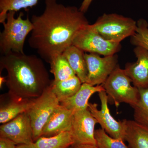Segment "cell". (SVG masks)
<instances>
[{
	"instance_id": "obj_15",
	"label": "cell",
	"mask_w": 148,
	"mask_h": 148,
	"mask_svg": "<svg viewBox=\"0 0 148 148\" xmlns=\"http://www.w3.org/2000/svg\"><path fill=\"white\" fill-rule=\"evenodd\" d=\"M8 97V101L1 103L0 123L2 124L28 112L34 103L35 99L18 100L11 98L9 95Z\"/></svg>"
},
{
	"instance_id": "obj_3",
	"label": "cell",
	"mask_w": 148,
	"mask_h": 148,
	"mask_svg": "<svg viewBox=\"0 0 148 148\" xmlns=\"http://www.w3.org/2000/svg\"><path fill=\"white\" fill-rule=\"evenodd\" d=\"M15 13L14 11H8L5 21L2 23L3 30L0 34L1 55L11 52L24 53L25 40L34 28L29 16L24 19L21 12L15 18Z\"/></svg>"
},
{
	"instance_id": "obj_27",
	"label": "cell",
	"mask_w": 148,
	"mask_h": 148,
	"mask_svg": "<svg viewBox=\"0 0 148 148\" xmlns=\"http://www.w3.org/2000/svg\"><path fill=\"white\" fill-rule=\"evenodd\" d=\"M70 148H98V147L96 145L74 144L73 145L71 146Z\"/></svg>"
},
{
	"instance_id": "obj_26",
	"label": "cell",
	"mask_w": 148,
	"mask_h": 148,
	"mask_svg": "<svg viewBox=\"0 0 148 148\" xmlns=\"http://www.w3.org/2000/svg\"><path fill=\"white\" fill-rule=\"evenodd\" d=\"M92 1L93 0H83L79 8V10L84 13H86L88 10Z\"/></svg>"
},
{
	"instance_id": "obj_4",
	"label": "cell",
	"mask_w": 148,
	"mask_h": 148,
	"mask_svg": "<svg viewBox=\"0 0 148 148\" xmlns=\"http://www.w3.org/2000/svg\"><path fill=\"white\" fill-rule=\"evenodd\" d=\"M132 81L118 65L103 84L108 98V102L117 108L121 103L129 104L132 108L138 103L139 89L132 86Z\"/></svg>"
},
{
	"instance_id": "obj_22",
	"label": "cell",
	"mask_w": 148,
	"mask_h": 148,
	"mask_svg": "<svg viewBox=\"0 0 148 148\" xmlns=\"http://www.w3.org/2000/svg\"><path fill=\"white\" fill-rule=\"evenodd\" d=\"M139 98L134 109V121L148 126V87L139 88Z\"/></svg>"
},
{
	"instance_id": "obj_28",
	"label": "cell",
	"mask_w": 148,
	"mask_h": 148,
	"mask_svg": "<svg viewBox=\"0 0 148 148\" xmlns=\"http://www.w3.org/2000/svg\"><path fill=\"white\" fill-rule=\"evenodd\" d=\"M15 148H36L34 143L30 144H21L16 145Z\"/></svg>"
},
{
	"instance_id": "obj_16",
	"label": "cell",
	"mask_w": 148,
	"mask_h": 148,
	"mask_svg": "<svg viewBox=\"0 0 148 148\" xmlns=\"http://www.w3.org/2000/svg\"><path fill=\"white\" fill-rule=\"evenodd\" d=\"M85 53L79 48L72 45L66 49L62 53L82 83H86L88 74Z\"/></svg>"
},
{
	"instance_id": "obj_6",
	"label": "cell",
	"mask_w": 148,
	"mask_h": 148,
	"mask_svg": "<svg viewBox=\"0 0 148 148\" xmlns=\"http://www.w3.org/2000/svg\"><path fill=\"white\" fill-rule=\"evenodd\" d=\"M73 45L85 53H96L104 56L114 55L121 49L120 43L105 39L92 27V24H89L77 33Z\"/></svg>"
},
{
	"instance_id": "obj_13",
	"label": "cell",
	"mask_w": 148,
	"mask_h": 148,
	"mask_svg": "<svg viewBox=\"0 0 148 148\" xmlns=\"http://www.w3.org/2000/svg\"><path fill=\"white\" fill-rule=\"evenodd\" d=\"M74 112L60 104L45 125L41 137H52L62 132H70Z\"/></svg>"
},
{
	"instance_id": "obj_29",
	"label": "cell",
	"mask_w": 148,
	"mask_h": 148,
	"mask_svg": "<svg viewBox=\"0 0 148 148\" xmlns=\"http://www.w3.org/2000/svg\"><path fill=\"white\" fill-rule=\"evenodd\" d=\"M6 82V77H3L1 76L0 77V87L1 88L4 83Z\"/></svg>"
},
{
	"instance_id": "obj_10",
	"label": "cell",
	"mask_w": 148,
	"mask_h": 148,
	"mask_svg": "<svg viewBox=\"0 0 148 148\" xmlns=\"http://www.w3.org/2000/svg\"><path fill=\"white\" fill-rule=\"evenodd\" d=\"M98 123L88 108L74 112L70 132L75 144L96 145L95 127Z\"/></svg>"
},
{
	"instance_id": "obj_1",
	"label": "cell",
	"mask_w": 148,
	"mask_h": 148,
	"mask_svg": "<svg viewBox=\"0 0 148 148\" xmlns=\"http://www.w3.org/2000/svg\"><path fill=\"white\" fill-rule=\"evenodd\" d=\"M45 5L41 14L32 16L34 28L28 43L49 64L53 57L73 45L77 33L89 24L85 13L76 7L65 5L56 0H45Z\"/></svg>"
},
{
	"instance_id": "obj_30",
	"label": "cell",
	"mask_w": 148,
	"mask_h": 148,
	"mask_svg": "<svg viewBox=\"0 0 148 148\" xmlns=\"http://www.w3.org/2000/svg\"><path fill=\"white\" fill-rule=\"evenodd\" d=\"M70 147H69V148H70Z\"/></svg>"
},
{
	"instance_id": "obj_11",
	"label": "cell",
	"mask_w": 148,
	"mask_h": 148,
	"mask_svg": "<svg viewBox=\"0 0 148 148\" xmlns=\"http://www.w3.org/2000/svg\"><path fill=\"white\" fill-rule=\"evenodd\" d=\"M0 137L10 139L16 145L34 143L32 123L28 112L2 124L0 126Z\"/></svg>"
},
{
	"instance_id": "obj_23",
	"label": "cell",
	"mask_w": 148,
	"mask_h": 148,
	"mask_svg": "<svg viewBox=\"0 0 148 148\" xmlns=\"http://www.w3.org/2000/svg\"><path fill=\"white\" fill-rule=\"evenodd\" d=\"M95 138L98 148H129L124 141L112 138L102 128L95 130Z\"/></svg>"
},
{
	"instance_id": "obj_2",
	"label": "cell",
	"mask_w": 148,
	"mask_h": 148,
	"mask_svg": "<svg viewBox=\"0 0 148 148\" xmlns=\"http://www.w3.org/2000/svg\"><path fill=\"white\" fill-rule=\"evenodd\" d=\"M0 67L6 71L8 95L14 99H36L52 82L43 60L36 55L10 52L1 56Z\"/></svg>"
},
{
	"instance_id": "obj_19",
	"label": "cell",
	"mask_w": 148,
	"mask_h": 148,
	"mask_svg": "<svg viewBox=\"0 0 148 148\" xmlns=\"http://www.w3.org/2000/svg\"><path fill=\"white\" fill-rule=\"evenodd\" d=\"M74 144L75 142L70 131L52 137L42 136L34 142L36 148H69Z\"/></svg>"
},
{
	"instance_id": "obj_7",
	"label": "cell",
	"mask_w": 148,
	"mask_h": 148,
	"mask_svg": "<svg viewBox=\"0 0 148 148\" xmlns=\"http://www.w3.org/2000/svg\"><path fill=\"white\" fill-rule=\"evenodd\" d=\"M60 104L51 84L40 96L35 99L33 106L27 112L32 123L34 142L41 137L45 125Z\"/></svg>"
},
{
	"instance_id": "obj_5",
	"label": "cell",
	"mask_w": 148,
	"mask_h": 148,
	"mask_svg": "<svg viewBox=\"0 0 148 148\" xmlns=\"http://www.w3.org/2000/svg\"><path fill=\"white\" fill-rule=\"evenodd\" d=\"M92 25L105 39L120 43L135 35L138 27L134 19L116 13L104 14Z\"/></svg>"
},
{
	"instance_id": "obj_24",
	"label": "cell",
	"mask_w": 148,
	"mask_h": 148,
	"mask_svg": "<svg viewBox=\"0 0 148 148\" xmlns=\"http://www.w3.org/2000/svg\"><path fill=\"white\" fill-rule=\"evenodd\" d=\"M137 29L135 34L131 37L130 42L135 46L144 48L148 51V24L144 19L137 22Z\"/></svg>"
},
{
	"instance_id": "obj_14",
	"label": "cell",
	"mask_w": 148,
	"mask_h": 148,
	"mask_svg": "<svg viewBox=\"0 0 148 148\" xmlns=\"http://www.w3.org/2000/svg\"><path fill=\"white\" fill-rule=\"evenodd\" d=\"M102 91H105L103 84L92 86L84 83L75 95L63 100L60 103L66 108L74 112L85 110L88 108L90 97L94 93Z\"/></svg>"
},
{
	"instance_id": "obj_18",
	"label": "cell",
	"mask_w": 148,
	"mask_h": 148,
	"mask_svg": "<svg viewBox=\"0 0 148 148\" xmlns=\"http://www.w3.org/2000/svg\"><path fill=\"white\" fill-rule=\"evenodd\" d=\"M82 84L79 78L75 76L61 81L55 82L52 80L51 86L60 102L75 95L79 90Z\"/></svg>"
},
{
	"instance_id": "obj_21",
	"label": "cell",
	"mask_w": 148,
	"mask_h": 148,
	"mask_svg": "<svg viewBox=\"0 0 148 148\" xmlns=\"http://www.w3.org/2000/svg\"><path fill=\"white\" fill-rule=\"evenodd\" d=\"M39 0H0V23L5 21L9 11L16 12L36 5Z\"/></svg>"
},
{
	"instance_id": "obj_8",
	"label": "cell",
	"mask_w": 148,
	"mask_h": 148,
	"mask_svg": "<svg viewBox=\"0 0 148 148\" xmlns=\"http://www.w3.org/2000/svg\"><path fill=\"white\" fill-rule=\"evenodd\" d=\"M101 102V109L98 110L96 103H89L88 109L92 115L106 133L116 139L125 141L127 120H116L110 113L108 103V98L105 91L98 92Z\"/></svg>"
},
{
	"instance_id": "obj_20",
	"label": "cell",
	"mask_w": 148,
	"mask_h": 148,
	"mask_svg": "<svg viewBox=\"0 0 148 148\" xmlns=\"http://www.w3.org/2000/svg\"><path fill=\"white\" fill-rule=\"evenodd\" d=\"M49 64L50 72L54 76V81H61L76 76L63 54L54 56Z\"/></svg>"
},
{
	"instance_id": "obj_9",
	"label": "cell",
	"mask_w": 148,
	"mask_h": 148,
	"mask_svg": "<svg viewBox=\"0 0 148 148\" xmlns=\"http://www.w3.org/2000/svg\"><path fill=\"white\" fill-rule=\"evenodd\" d=\"M93 53H85L88 74L86 83L92 86L103 84L118 66L116 54L102 57Z\"/></svg>"
},
{
	"instance_id": "obj_17",
	"label": "cell",
	"mask_w": 148,
	"mask_h": 148,
	"mask_svg": "<svg viewBox=\"0 0 148 148\" xmlns=\"http://www.w3.org/2000/svg\"><path fill=\"white\" fill-rule=\"evenodd\" d=\"M125 141L130 148H148V126L127 120Z\"/></svg>"
},
{
	"instance_id": "obj_12",
	"label": "cell",
	"mask_w": 148,
	"mask_h": 148,
	"mask_svg": "<svg viewBox=\"0 0 148 148\" xmlns=\"http://www.w3.org/2000/svg\"><path fill=\"white\" fill-rule=\"evenodd\" d=\"M134 52L137 58L135 63H127L124 69L132 84L137 88L148 87V51L140 46H135Z\"/></svg>"
},
{
	"instance_id": "obj_25",
	"label": "cell",
	"mask_w": 148,
	"mask_h": 148,
	"mask_svg": "<svg viewBox=\"0 0 148 148\" xmlns=\"http://www.w3.org/2000/svg\"><path fill=\"white\" fill-rule=\"evenodd\" d=\"M17 145L7 138L0 137V148H15Z\"/></svg>"
}]
</instances>
